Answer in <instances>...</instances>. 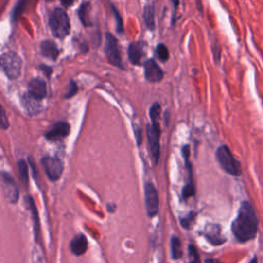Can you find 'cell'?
<instances>
[{"mask_svg": "<svg viewBox=\"0 0 263 263\" xmlns=\"http://www.w3.org/2000/svg\"><path fill=\"white\" fill-rule=\"evenodd\" d=\"M27 206H28L29 210L32 214V219H33V226H34V233H35V240L37 243L40 242V235H41V229H40V220H39V215L37 208L33 201V198L28 196L27 197Z\"/></svg>", "mask_w": 263, "mask_h": 263, "instance_id": "5bb4252c", "label": "cell"}, {"mask_svg": "<svg viewBox=\"0 0 263 263\" xmlns=\"http://www.w3.org/2000/svg\"><path fill=\"white\" fill-rule=\"evenodd\" d=\"M28 95L40 101L47 96V85L40 78L32 79L28 85Z\"/></svg>", "mask_w": 263, "mask_h": 263, "instance_id": "4fadbf2b", "label": "cell"}, {"mask_svg": "<svg viewBox=\"0 0 263 263\" xmlns=\"http://www.w3.org/2000/svg\"><path fill=\"white\" fill-rule=\"evenodd\" d=\"M70 249L76 256L84 255L88 250V240L83 233L77 234L70 243Z\"/></svg>", "mask_w": 263, "mask_h": 263, "instance_id": "9a60e30c", "label": "cell"}, {"mask_svg": "<svg viewBox=\"0 0 263 263\" xmlns=\"http://www.w3.org/2000/svg\"><path fill=\"white\" fill-rule=\"evenodd\" d=\"M70 133V125L66 122H59L52 125L50 130L45 133V138L52 142H57L69 135Z\"/></svg>", "mask_w": 263, "mask_h": 263, "instance_id": "30bf717a", "label": "cell"}, {"mask_svg": "<svg viewBox=\"0 0 263 263\" xmlns=\"http://www.w3.org/2000/svg\"><path fill=\"white\" fill-rule=\"evenodd\" d=\"M195 216H196V213L190 212L188 215H186L182 219H181V225H182L185 229H189L190 226L193 224L195 220Z\"/></svg>", "mask_w": 263, "mask_h": 263, "instance_id": "603a6c76", "label": "cell"}, {"mask_svg": "<svg viewBox=\"0 0 263 263\" xmlns=\"http://www.w3.org/2000/svg\"><path fill=\"white\" fill-rule=\"evenodd\" d=\"M49 23L52 33L55 37L64 38L70 32L69 18L62 8H56L52 13Z\"/></svg>", "mask_w": 263, "mask_h": 263, "instance_id": "3957f363", "label": "cell"}, {"mask_svg": "<svg viewBox=\"0 0 263 263\" xmlns=\"http://www.w3.org/2000/svg\"><path fill=\"white\" fill-rule=\"evenodd\" d=\"M204 235L209 242H210L212 245H214V246L222 245L226 241V239L222 237L221 228L219 224H213V223L207 224L204 230Z\"/></svg>", "mask_w": 263, "mask_h": 263, "instance_id": "7c38bea8", "label": "cell"}, {"mask_svg": "<svg viewBox=\"0 0 263 263\" xmlns=\"http://www.w3.org/2000/svg\"><path fill=\"white\" fill-rule=\"evenodd\" d=\"M249 263H258V260H257V258L256 257H254Z\"/></svg>", "mask_w": 263, "mask_h": 263, "instance_id": "d6a6232c", "label": "cell"}, {"mask_svg": "<svg viewBox=\"0 0 263 263\" xmlns=\"http://www.w3.org/2000/svg\"><path fill=\"white\" fill-rule=\"evenodd\" d=\"M144 75L149 83H159L164 78V71L158 65V63L150 59L144 64Z\"/></svg>", "mask_w": 263, "mask_h": 263, "instance_id": "8fae6325", "label": "cell"}, {"mask_svg": "<svg viewBox=\"0 0 263 263\" xmlns=\"http://www.w3.org/2000/svg\"><path fill=\"white\" fill-rule=\"evenodd\" d=\"M78 90V88H77V85L74 83V81H70V84L67 88V92H66V95H65V98L66 99H70L73 97L74 95H76Z\"/></svg>", "mask_w": 263, "mask_h": 263, "instance_id": "83f0119b", "label": "cell"}, {"mask_svg": "<svg viewBox=\"0 0 263 263\" xmlns=\"http://www.w3.org/2000/svg\"><path fill=\"white\" fill-rule=\"evenodd\" d=\"M18 169H19V174L23 184L28 185L29 183V174H28V166L24 159H20L18 161Z\"/></svg>", "mask_w": 263, "mask_h": 263, "instance_id": "44dd1931", "label": "cell"}, {"mask_svg": "<svg viewBox=\"0 0 263 263\" xmlns=\"http://www.w3.org/2000/svg\"><path fill=\"white\" fill-rule=\"evenodd\" d=\"M171 254L173 259H180L182 257V245L178 237L171 239Z\"/></svg>", "mask_w": 263, "mask_h": 263, "instance_id": "ffe728a7", "label": "cell"}, {"mask_svg": "<svg viewBox=\"0 0 263 263\" xmlns=\"http://www.w3.org/2000/svg\"><path fill=\"white\" fill-rule=\"evenodd\" d=\"M189 263H198V260H197V258H196L195 260H193V261H192V262H189Z\"/></svg>", "mask_w": 263, "mask_h": 263, "instance_id": "836d02e7", "label": "cell"}, {"mask_svg": "<svg viewBox=\"0 0 263 263\" xmlns=\"http://www.w3.org/2000/svg\"><path fill=\"white\" fill-rule=\"evenodd\" d=\"M88 3H85L80 6V10H79V18H80V21L83 22V24L85 26H88L87 24V21H86V13L88 11Z\"/></svg>", "mask_w": 263, "mask_h": 263, "instance_id": "f1b7e54d", "label": "cell"}, {"mask_svg": "<svg viewBox=\"0 0 263 263\" xmlns=\"http://www.w3.org/2000/svg\"><path fill=\"white\" fill-rule=\"evenodd\" d=\"M156 55L158 58V60H160L161 62H164V63L169 60L170 53H169L168 48L166 47V44H164V43L158 44V47L156 49Z\"/></svg>", "mask_w": 263, "mask_h": 263, "instance_id": "7402d4cb", "label": "cell"}, {"mask_svg": "<svg viewBox=\"0 0 263 263\" xmlns=\"http://www.w3.org/2000/svg\"><path fill=\"white\" fill-rule=\"evenodd\" d=\"M135 135H136V140H137V143L140 146L141 143H142V131H141V129H139V126L135 128Z\"/></svg>", "mask_w": 263, "mask_h": 263, "instance_id": "f546056e", "label": "cell"}, {"mask_svg": "<svg viewBox=\"0 0 263 263\" xmlns=\"http://www.w3.org/2000/svg\"><path fill=\"white\" fill-rule=\"evenodd\" d=\"M8 126H10V123H8L6 113L3 109V107L0 105V129L6 130L8 129Z\"/></svg>", "mask_w": 263, "mask_h": 263, "instance_id": "4316f807", "label": "cell"}, {"mask_svg": "<svg viewBox=\"0 0 263 263\" xmlns=\"http://www.w3.org/2000/svg\"><path fill=\"white\" fill-rule=\"evenodd\" d=\"M23 102H24V106L30 114H35L39 112L40 110V105L38 103V100H36L34 98H32L31 96L27 95L23 98Z\"/></svg>", "mask_w": 263, "mask_h": 263, "instance_id": "d6986e66", "label": "cell"}, {"mask_svg": "<svg viewBox=\"0 0 263 263\" xmlns=\"http://www.w3.org/2000/svg\"><path fill=\"white\" fill-rule=\"evenodd\" d=\"M0 67L8 78L16 79L21 73L22 60L16 53L7 52L0 57Z\"/></svg>", "mask_w": 263, "mask_h": 263, "instance_id": "277c9868", "label": "cell"}, {"mask_svg": "<svg viewBox=\"0 0 263 263\" xmlns=\"http://www.w3.org/2000/svg\"><path fill=\"white\" fill-rule=\"evenodd\" d=\"M216 158L220 167L228 174L233 177H239L242 175L241 164L234 158L230 149L226 145H222L216 150Z\"/></svg>", "mask_w": 263, "mask_h": 263, "instance_id": "7a4b0ae2", "label": "cell"}, {"mask_svg": "<svg viewBox=\"0 0 263 263\" xmlns=\"http://www.w3.org/2000/svg\"><path fill=\"white\" fill-rule=\"evenodd\" d=\"M112 13L114 15V18H115V21H116V29L117 31H119L120 33H123V19L122 17L120 15V13L117 12L116 8L112 5Z\"/></svg>", "mask_w": 263, "mask_h": 263, "instance_id": "484cf974", "label": "cell"}, {"mask_svg": "<svg viewBox=\"0 0 263 263\" xmlns=\"http://www.w3.org/2000/svg\"><path fill=\"white\" fill-rule=\"evenodd\" d=\"M160 133L161 131L158 122H152L151 124L147 125V140L154 164H158L160 157Z\"/></svg>", "mask_w": 263, "mask_h": 263, "instance_id": "5b68a950", "label": "cell"}, {"mask_svg": "<svg viewBox=\"0 0 263 263\" xmlns=\"http://www.w3.org/2000/svg\"><path fill=\"white\" fill-rule=\"evenodd\" d=\"M231 231L234 238L241 243H246L256 237L258 219L251 203H242L237 218L232 222Z\"/></svg>", "mask_w": 263, "mask_h": 263, "instance_id": "6da1fadb", "label": "cell"}, {"mask_svg": "<svg viewBox=\"0 0 263 263\" xmlns=\"http://www.w3.org/2000/svg\"><path fill=\"white\" fill-rule=\"evenodd\" d=\"M0 183H1L4 195L8 202L16 204L19 201V188H18L16 181L12 175L5 173V172H1L0 173Z\"/></svg>", "mask_w": 263, "mask_h": 263, "instance_id": "ba28073f", "label": "cell"}, {"mask_svg": "<svg viewBox=\"0 0 263 263\" xmlns=\"http://www.w3.org/2000/svg\"><path fill=\"white\" fill-rule=\"evenodd\" d=\"M43 170L51 181H57L63 174L62 161L53 157H45L41 159Z\"/></svg>", "mask_w": 263, "mask_h": 263, "instance_id": "9c48e42d", "label": "cell"}, {"mask_svg": "<svg viewBox=\"0 0 263 263\" xmlns=\"http://www.w3.org/2000/svg\"><path fill=\"white\" fill-rule=\"evenodd\" d=\"M194 193H195V189H194L193 181H192V182H187L186 185L184 186L183 190H182L183 198H184V199H187V198H189V197L193 196V195H194Z\"/></svg>", "mask_w": 263, "mask_h": 263, "instance_id": "d4e9b609", "label": "cell"}, {"mask_svg": "<svg viewBox=\"0 0 263 263\" xmlns=\"http://www.w3.org/2000/svg\"><path fill=\"white\" fill-rule=\"evenodd\" d=\"M145 193V206H146L147 215L150 218L158 214L159 210V198L158 190L151 182H147L144 186Z\"/></svg>", "mask_w": 263, "mask_h": 263, "instance_id": "52a82bcc", "label": "cell"}, {"mask_svg": "<svg viewBox=\"0 0 263 263\" xmlns=\"http://www.w3.org/2000/svg\"><path fill=\"white\" fill-rule=\"evenodd\" d=\"M40 49H41V53L44 57L50 58L53 61H55L59 56V50L57 48L56 43L51 40H44L40 45Z\"/></svg>", "mask_w": 263, "mask_h": 263, "instance_id": "e0dca14e", "label": "cell"}, {"mask_svg": "<svg viewBox=\"0 0 263 263\" xmlns=\"http://www.w3.org/2000/svg\"><path fill=\"white\" fill-rule=\"evenodd\" d=\"M160 111H161V108L158 103H154L151 106L149 114H150V119L152 122H158L160 117Z\"/></svg>", "mask_w": 263, "mask_h": 263, "instance_id": "cb8c5ba5", "label": "cell"}, {"mask_svg": "<svg viewBox=\"0 0 263 263\" xmlns=\"http://www.w3.org/2000/svg\"><path fill=\"white\" fill-rule=\"evenodd\" d=\"M61 2L66 6H70V5H72V3L74 2V0H61Z\"/></svg>", "mask_w": 263, "mask_h": 263, "instance_id": "4dcf8cb0", "label": "cell"}, {"mask_svg": "<svg viewBox=\"0 0 263 263\" xmlns=\"http://www.w3.org/2000/svg\"><path fill=\"white\" fill-rule=\"evenodd\" d=\"M206 263H221V262L214 259V258H208V259H206Z\"/></svg>", "mask_w": 263, "mask_h": 263, "instance_id": "1f68e13d", "label": "cell"}, {"mask_svg": "<svg viewBox=\"0 0 263 263\" xmlns=\"http://www.w3.org/2000/svg\"><path fill=\"white\" fill-rule=\"evenodd\" d=\"M143 20L146 27L150 30L156 28V21H154V6L153 4L145 5L143 11Z\"/></svg>", "mask_w": 263, "mask_h": 263, "instance_id": "ac0fdd59", "label": "cell"}, {"mask_svg": "<svg viewBox=\"0 0 263 263\" xmlns=\"http://www.w3.org/2000/svg\"><path fill=\"white\" fill-rule=\"evenodd\" d=\"M144 55L143 52V44L142 42H132L129 45L128 49V56H129V60L134 65H140L141 61Z\"/></svg>", "mask_w": 263, "mask_h": 263, "instance_id": "2e32d148", "label": "cell"}, {"mask_svg": "<svg viewBox=\"0 0 263 263\" xmlns=\"http://www.w3.org/2000/svg\"><path fill=\"white\" fill-rule=\"evenodd\" d=\"M105 53L108 61H109V63H111L113 66L123 69L119 42H117V39L111 33H106Z\"/></svg>", "mask_w": 263, "mask_h": 263, "instance_id": "8992f818", "label": "cell"}]
</instances>
